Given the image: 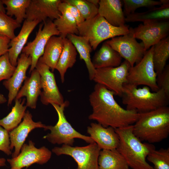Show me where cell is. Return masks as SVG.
<instances>
[{"mask_svg": "<svg viewBox=\"0 0 169 169\" xmlns=\"http://www.w3.org/2000/svg\"><path fill=\"white\" fill-rule=\"evenodd\" d=\"M131 67L129 63L125 60L117 67L96 69L93 80L113 92L115 95L121 97L123 85L127 83V78Z\"/></svg>", "mask_w": 169, "mask_h": 169, "instance_id": "9", "label": "cell"}, {"mask_svg": "<svg viewBox=\"0 0 169 169\" xmlns=\"http://www.w3.org/2000/svg\"><path fill=\"white\" fill-rule=\"evenodd\" d=\"M69 104L67 101H64L59 105L52 104L57 112L58 120L54 126L47 125V130L50 133L44 136L43 138L47 139L53 144H63L72 146L75 138L82 139L89 144L95 142L90 136L82 135L75 130L67 120L64 111V108Z\"/></svg>", "mask_w": 169, "mask_h": 169, "instance_id": "6", "label": "cell"}, {"mask_svg": "<svg viewBox=\"0 0 169 169\" xmlns=\"http://www.w3.org/2000/svg\"><path fill=\"white\" fill-rule=\"evenodd\" d=\"M99 169H129L123 156L116 149H102L98 159Z\"/></svg>", "mask_w": 169, "mask_h": 169, "instance_id": "26", "label": "cell"}, {"mask_svg": "<svg viewBox=\"0 0 169 169\" xmlns=\"http://www.w3.org/2000/svg\"><path fill=\"white\" fill-rule=\"evenodd\" d=\"M41 89L40 75L35 69L31 72L30 76L27 77L15 99H19L25 97L27 107L35 109L38 97L41 93Z\"/></svg>", "mask_w": 169, "mask_h": 169, "instance_id": "21", "label": "cell"}, {"mask_svg": "<svg viewBox=\"0 0 169 169\" xmlns=\"http://www.w3.org/2000/svg\"><path fill=\"white\" fill-rule=\"evenodd\" d=\"M35 69L40 76L41 91L40 96L41 102L44 105L54 104L60 105L64 101L57 85L54 74L50 68L38 60Z\"/></svg>", "mask_w": 169, "mask_h": 169, "instance_id": "13", "label": "cell"}, {"mask_svg": "<svg viewBox=\"0 0 169 169\" xmlns=\"http://www.w3.org/2000/svg\"><path fill=\"white\" fill-rule=\"evenodd\" d=\"M60 0H31L26 11V19L45 22L58 18L61 13L59 9Z\"/></svg>", "mask_w": 169, "mask_h": 169, "instance_id": "15", "label": "cell"}, {"mask_svg": "<svg viewBox=\"0 0 169 169\" xmlns=\"http://www.w3.org/2000/svg\"><path fill=\"white\" fill-rule=\"evenodd\" d=\"M79 35L86 38L92 49L95 50L103 41L112 38L124 35L129 31V27L114 26L98 14L78 25Z\"/></svg>", "mask_w": 169, "mask_h": 169, "instance_id": "5", "label": "cell"}, {"mask_svg": "<svg viewBox=\"0 0 169 169\" xmlns=\"http://www.w3.org/2000/svg\"><path fill=\"white\" fill-rule=\"evenodd\" d=\"M151 90L147 86L138 88L133 85L125 84L121 96L122 103L126 105V109L135 110L139 113L167 106L169 96L163 90L159 89L156 92Z\"/></svg>", "mask_w": 169, "mask_h": 169, "instance_id": "4", "label": "cell"}, {"mask_svg": "<svg viewBox=\"0 0 169 169\" xmlns=\"http://www.w3.org/2000/svg\"><path fill=\"white\" fill-rule=\"evenodd\" d=\"M64 38L60 36H53L48 40L43 55L39 60L48 66L53 72L62 53Z\"/></svg>", "mask_w": 169, "mask_h": 169, "instance_id": "24", "label": "cell"}, {"mask_svg": "<svg viewBox=\"0 0 169 169\" xmlns=\"http://www.w3.org/2000/svg\"><path fill=\"white\" fill-rule=\"evenodd\" d=\"M6 161L5 159L4 158H0V167L6 166Z\"/></svg>", "mask_w": 169, "mask_h": 169, "instance_id": "44", "label": "cell"}, {"mask_svg": "<svg viewBox=\"0 0 169 169\" xmlns=\"http://www.w3.org/2000/svg\"><path fill=\"white\" fill-rule=\"evenodd\" d=\"M66 38L75 47L79 55L80 59L84 61L88 70L89 79L93 80L96 69L92 63L90 53L93 49L88 40L84 37L74 34H69Z\"/></svg>", "mask_w": 169, "mask_h": 169, "instance_id": "25", "label": "cell"}, {"mask_svg": "<svg viewBox=\"0 0 169 169\" xmlns=\"http://www.w3.org/2000/svg\"><path fill=\"white\" fill-rule=\"evenodd\" d=\"M10 40L6 36L0 35V57L8 53Z\"/></svg>", "mask_w": 169, "mask_h": 169, "instance_id": "40", "label": "cell"}, {"mask_svg": "<svg viewBox=\"0 0 169 169\" xmlns=\"http://www.w3.org/2000/svg\"><path fill=\"white\" fill-rule=\"evenodd\" d=\"M101 149L94 142L84 146L63 145L55 147L52 151L57 155H65L72 157L76 162V169H99L98 159Z\"/></svg>", "mask_w": 169, "mask_h": 169, "instance_id": "8", "label": "cell"}, {"mask_svg": "<svg viewBox=\"0 0 169 169\" xmlns=\"http://www.w3.org/2000/svg\"><path fill=\"white\" fill-rule=\"evenodd\" d=\"M114 95L113 92L96 83L89 97L92 112L89 119L97 121L105 127L116 129L133 125L139 113L122 108L114 99Z\"/></svg>", "mask_w": 169, "mask_h": 169, "instance_id": "1", "label": "cell"}, {"mask_svg": "<svg viewBox=\"0 0 169 169\" xmlns=\"http://www.w3.org/2000/svg\"><path fill=\"white\" fill-rule=\"evenodd\" d=\"M31 63V57L22 53L18 59L17 64L13 75L9 79L3 82V85L8 91V106L11 105L13 100L15 99L23 83L26 79V72Z\"/></svg>", "mask_w": 169, "mask_h": 169, "instance_id": "17", "label": "cell"}, {"mask_svg": "<svg viewBox=\"0 0 169 169\" xmlns=\"http://www.w3.org/2000/svg\"><path fill=\"white\" fill-rule=\"evenodd\" d=\"M133 125L115 129L119 142L116 148L132 169H154L146 161L151 151L155 147L152 144L143 143L134 134Z\"/></svg>", "mask_w": 169, "mask_h": 169, "instance_id": "3", "label": "cell"}, {"mask_svg": "<svg viewBox=\"0 0 169 169\" xmlns=\"http://www.w3.org/2000/svg\"><path fill=\"white\" fill-rule=\"evenodd\" d=\"M39 23L37 20H25L18 34L11 40L8 54L10 61L13 66H16L19 55L22 52L30 34Z\"/></svg>", "mask_w": 169, "mask_h": 169, "instance_id": "19", "label": "cell"}, {"mask_svg": "<svg viewBox=\"0 0 169 169\" xmlns=\"http://www.w3.org/2000/svg\"><path fill=\"white\" fill-rule=\"evenodd\" d=\"M98 14L111 25L116 27L125 26V17L120 0H100Z\"/></svg>", "mask_w": 169, "mask_h": 169, "instance_id": "20", "label": "cell"}, {"mask_svg": "<svg viewBox=\"0 0 169 169\" xmlns=\"http://www.w3.org/2000/svg\"><path fill=\"white\" fill-rule=\"evenodd\" d=\"M162 5H167L169 4V0H160Z\"/></svg>", "mask_w": 169, "mask_h": 169, "instance_id": "45", "label": "cell"}, {"mask_svg": "<svg viewBox=\"0 0 169 169\" xmlns=\"http://www.w3.org/2000/svg\"><path fill=\"white\" fill-rule=\"evenodd\" d=\"M31 0H2L6 6V14L14 16L17 22L20 24L26 19V11Z\"/></svg>", "mask_w": 169, "mask_h": 169, "instance_id": "31", "label": "cell"}, {"mask_svg": "<svg viewBox=\"0 0 169 169\" xmlns=\"http://www.w3.org/2000/svg\"><path fill=\"white\" fill-rule=\"evenodd\" d=\"M153 48V46L151 47L138 63L131 67L127 76V83L136 86H147L153 92L159 90L156 83L157 75L152 59Z\"/></svg>", "mask_w": 169, "mask_h": 169, "instance_id": "7", "label": "cell"}, {"mask_svg": "<svg viewBox=\"0 0 169 169\" xmlns=\"http://www.w3.org/2000/svg\"><path fill=\"white\" fill-rule=\"evenodd\" d=\"M61 3L74 18L78 25L85 21V20L79 11L75 6L64 2L62 0Z\"/></svg>", "mask_w": 169, "mask_h": 169, "instance_id": "39", "label": "cell"}, {"mask_svg": "<svg viewBox=\"0 0 169 169\" xmlns=\"http://www.w3.org/2000/svg\"><path fill=\"white\" fill-rule=\"evenodd\" d=\"M87 133L101 150L116 149L119 137L115 129L105 127L99 123H92L87 128Z\"/></svg>", "mask_w": 169, "mask_h": 169, "instance_id": "18", "label": "cell"}, {"mask_svg": "<svg viewBox=\"0 0 169 169\" xmlns=\"http://www.w3.org/2000/svg\"><path fill=\"white\" fill-rule=\"evenodd\" d=\"M129 29L127 34L106 41L132 67L141 60L146 51L143 43L138 42L134 37L133 28Z\"/></svg>", "mask_w": 169, "mask_h": 169, "instance_id": "10", "label": "cell"}, {"mask_svg": "<svg viewBox=\"0 0 169 169\" xmlns=\"http://www.w3.org/2000/svg\"><path fill=\"white\" fill-rule=\"evenodd\" d=\"M26 99H15L14 105L5 117L0 119V126L8 132L17 127L21 122L26 112L27 106L24 105Z\"/></svg>", "mask_w": 169, "mask_h": 169, "instance_id": "29", "label": "cell"}, {"mask_svg": "<svg viewBox=\"0 0 169 169\" xmlns=\"http://www.w3.org/2000/svg\"><path fill=\"white\" fill-rule=\"evenodd\" d=\"M47 125L39 121L35 122L32 119V115L29 111H26L23 121L17 127L9 132L11 150L13 147L15 151L12 155V158L17 156L20 153L29 133L36 128H43L47 130Z\"/></svg>", "mask_w": 169, "mask_h": 169, "instance_id": "16", "label": "cell"}, {"mask_svg": "<svg viewBox=\"0 0 169 169\" xmlns=\"http://www.w3.org/2000/svg\"><path fill=\"white\" fill-rule=\"evenodd\" d=\"M133 131L141 141L151 144L166 139L169 135V107L164 106L139 113Z\"/></svg>", "mask_w": 169, "mask_h": 169, "instance_id": "2", "label": "cell"}, {"mask_svg": "<svg viewBox=\"0 0 169 169\" xmlns=\"http://www.w3.org/2000/svg\"><path fill=\"white\" fill-rule=\"evenodd\" d=\"M152 59L157 75L161 73L166 66L169 57V36L153 45Z\"/></svg>", "mask_w": 169, "mask_h": 169, "instance_id": "30", "label": "cell"}, {"mask_svg": "<svg viewBox=\"0 0 169 169\" xmlns=\"http://www.w3.org/2000/svg\"><path fill=\"white\" fill-rule=\"evenodd\" d=\"M77 54L76 49L71 41L67 38H64L63 49L55 68L60 74L62 83L64 81L67 70L75 64Z\"/></svg>", "mask_w": 169, "mask_h": 169, "instance_id": "27", "label": "cell"}, {"mask_svg": "<svg viewBox=\"0 0 169 169\" xmlns=\"http://www.w3.org/2000/svg\"><path fill=\"white\" fill-rule=\"evenodd\" d=\"M20 26L12 17L6 13H0V35L6 36L11 40L16 36L15 30Z\"/></svg>", "mask_w": 169, "mask_h": 169, "instance_id": "34", "label": "cell"}, {"mask_svg": "<svg viewBox=\"0 0 169 169\" xmlns=\"http://www.w3.org/2000/svg\"><path fill=\"white\" fill-rule=\"evenodd\" d=\"M7 101V99L4 95L0 93V104L4 103Z\"/></svg>", "mask_w": 169, "mask_h": 169, "instance_id": "42", "label": "cell"}, {"mask_svg": "<svg viewBox=\"0 0 169 169\" xmlns=\"http://www.w3.org/2000/svg\"><path fill=\"white\" fill-rule=\"evenodd\" d=\"M88 1L98 7L99 6V0H88Z\"/></svg>", "mask_w": 169, "mask_h": 169, "instance_id": "43", "label": "cell"}, {"mask_svg": "<svg viewBox=\"0 0 169 169\" xmlns=\"http://www.w3.org/2000/svg\"><path fill=\"white\" fill-rule=\"evenodd\" d=\"M61 2L59 6L61 15L53 21L59 33V36L64 38L69 34L78 35V25L76 20L63 5Z\"/></svg>", "mask_w": 169, "mask_h": 169, "instance_id": "28", "label": "cell"}, {"mask_svg": "<svg viewBox=\"0 0 169 169\" xmlns=\"http://www.w3.org/2000/svg\"><path fill=\"white\" fill-rule=\"evenodd\" d=\"M124 15L126 16L135 13L138 8L161 5L160 1L152 0H123Z\"/></svg>", "mask_w": 169, "mask_h": 169, "instance_id": "35", "label": "cell"}, {"mask_svg": "<svg viewBox=\"0 0 169 169\" xmlns=\"http://www.w3.org/2000/svg\"><path fill=\"white\" fill-rule=\"evenodd\" d=\"M133 29L134 37L142 41L145 50L147 51L168 36L169 21L143 23Z\"/></svg>", "mask_w": 169, "mask_h": 169, "instance_id": "14", "label": "cell"}, {"mask_svg": "<svg viewBox=\"0 0 169 169\" xmlns=\"http://www.w3.org/2000/svg\"><path fill=\"white\" fill-rule=\"evenodd\" d=\"M21 150L17 156L7 159L10 169H21L35 163L43 164L49 160L52 155L51 151L45 146L39 148L36 147L34 143L31 140L28 144H23Z\"/></svg>", "mask_w": 169, "mask_h": 169, "instance_id": "12", "label": "cell"}, {"mask_svg": "<svg viewBox=\"0 0 169 169\" xmlns=\"http://www.w3.org/2000/svg\"><path fill=\"white\" fill-rule=\"evenodd\" d=\"M62 1L75 6L85 20L92 18L98 14V7L88 0H64Z\"/></svg>", "mask_w": 169, "mask_h": 169, "instance_id": "33", "label": "cell"}, {"mask_svg": "<svg viewBox=\"0 0 169 169\" xmlns=\"http://www.w3.org/2000/svg\"><path fill=\"white\" fill-rule=\"evenodd\" d=\"M16 67L11 64L8 53L0 57V82L9 79L13 75Z\"/></svg>", "mask_w": 169, "mask_h": 169, "instance_id": "36", "label": "cell"}, {"mask_svg": "<svg viewBox=\"0 0 169 169\" xmlns=\"http://www.w3.org/2000/svg\"><path fill=\"white\" fill-rule=\"evenodd\" d=\"M40 24L36 37L32 41L24 46L22 53L30 56L32 59L29 72L35 69L39 59L43 55L45 47L49 38L53 36H59V33L53 22L50 20Z\"/></svg>", "mask_w": 169, "mask_h": 169, "instance_id": "11", "label": "cell"}, {"mask_svg": "<svg viewBox=\"0 0 169 169\" xmlns=\"http://www.w3.org/2000/svg\"><path fill=\"white\" fill-rule=\"evenodd\" d=\"M10 145L9 132L0 126V150L7 155H10L12 153Z\"/></svg>", "mask_w": 169, "mask_h": 169, "instance_id": "38", "label": "cell"}, {"mask_svg": "<svg viewBox=\"0 0 169 169\" xmlns=\"http://www.w3.org/2000/svg\"><path fill=\"white\" fill-rule=\"evenodd\" d=\"M156 83L159 89L163 90L169 96V66L166 65L161 73L158 75Z\"/></svg>", "mask_w": 169, "mask_h": 169, "instance_id": "37", "label": "cell"}, {"mask_svg": "<svg viewBox=\"0 0 169 169\" xmlns=\"http://www.w3.org/2000/svg\"><path fill=\"white\" fill-rule=\"evenodd\" d=\"M122 58L119 54L105 41L95 53L91 61L94 68L96 69L118 67L122 63Z\"/></svg>", "mask_w": 169, "mask_h": 169, "instance_id": "22", "label": "cell"}, {"mask_svg": "<svg viewBox=\"0 0 169 169\" xmlns=\"http://www.w3.org/2000/svg\"><path fill=\"white\" fill-rule=\"evenodd\" d=\"M169 4L162 5L143 12L136 13L125 17L127 22H142L143 23L168 20Z\"/></svg>", "mask_w": 169, "mask_h": 169, "instance_id": "23", "label": "cell"}, {"mask_svg": "<svg viewBox=\"0 0 169 169\" xmlns=\"http://www.w3.org/2000/svg\"><path fill=\"white\" fill-rule=\"evenodd\" d=\"M146 159L154 165V169H169V148L154 149L151 151Z\"/></svg>", "mask_w": 169, "mask_h": 169, "instance_id": "32", "label": "cell"}, {"mask_svg": "<svg viewBox=\"0 0 169 169\" xmlns=\"http://www.w3.org/2000/svg\"><path fill=\"white\" fill-rule=\"evenodd\" d=\"M3 5V1L0 0V13H6L5 8L4 7Z\"/></svg>", "mask_w": 169, "mask_h": 169, "instance_id": "41", "label": "cell"}]
</instances>
